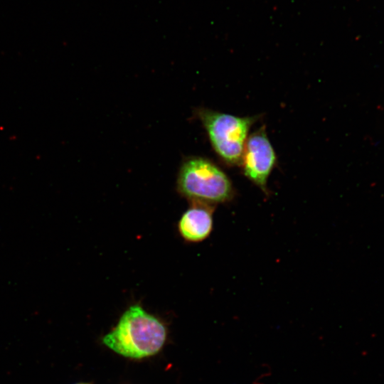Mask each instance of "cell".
<instances>
[{
	"mask_svg": "<svg viewBox=\"0 0 384 384\" xmlns=\"http://www.w3.org/2000/svg\"><path fill=\"white\" fill-rule=\"evenodd\" d=\"M166 337L164 325L139 305L128 308L102 342L114 352L132 358L156 354Z\"/></svg>",
	"mask_w": 384,
	"mask_h": 384,
	"instance_id": "obj_1",
	"label": "cell"
},
{
	"mask_svg": "<svg viewBox=\"0 0 384 384\" xmlns=\"http://www.w3.org/2000/svg\"><path fill=\"white\" fill-rule=\"evenodd\" d=\"M177 188L187 199L208 205L228 201L234 193L226 174L215 163L201 156H191L183 162Z\"/></svg>",
	"mask_w": 384,
	"mask_h": 384,
	"instance_id": "obj_2",
	"label": "cell"
},
{
	"mask_svg": "<svg viewBox=\"0 0 384 384\" xmlns=\"http://www.w3.org/2000/svg\"><path fill=\"white\" fill-rule=\"evenodd\" d=\"M210 142L227 165H240L248 133L257 117H238L207 108L197 110Z\"/></svg>",
	"mask_w": 384,
	"mask_h": 384,
	"instance_id": "obj_3",
	"label": "cell"
},
{
	"mask_svg": "<svg viewBox=\"0 0 384 384\" xmlns=\"http://www.w3.org/2000/svg\"><path fill=\"white\" fill-rule=\"evenodd\" d=\"M276 163L277 156L265 127L249 135L240 165L245 176L264 192H267V181Z\"/></svg>",
	"mask_w": 384,
	"mask_h": 384,
	"instance_id": "obj_4",
	"label": "cell"
},
{
	"mask_svg": "<svg viewBox=\"0 0 384 384\" xmlns=\"http://www.w3.org/2000/svg\"><path fill=\"white\" fill-rule=\"evenodd\" d=\"M178 231L188 242L204 240L213 229V209L208 204L194 203L178 221Z\"/></svg>",
	"mask_w": 384,
	"mask_h": 384,
	"instance_id": "obj_5",
	"label": "cell"
},
{
	"mask_svg": "<svg viewBox=\"0 0 384 384\" xmlns=\"http://www.w3.org/2000/svg\"><path fill=\"white\" fill-rule=\"evenodd\" d=\"M76 384H88V383H76Z\"/></svg>",
	"mask_w": 384,
	"mask_h": 384,
	"instance_id": "obj_6",
	"label": "cell"
}]
</instances>
